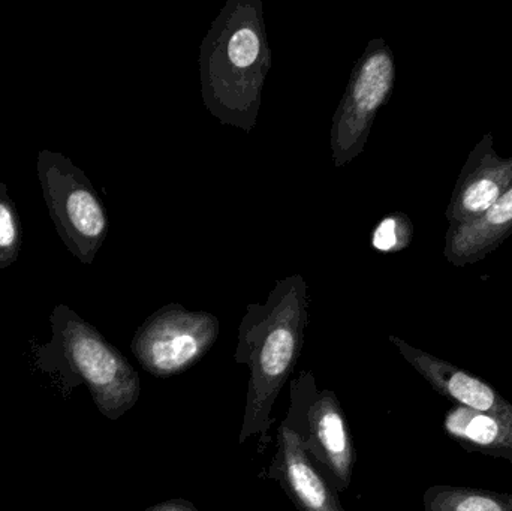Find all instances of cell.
<instances>
[{
	"label": "cell",
	"mask_w": 512,
	"mask_h": 511,
	"mask_svg": "<svg viewBox=\"0 0 512 511\" xmlns=\"http://www.w3.org/2000/svg\"><path fill=\"white\" fill-rule=\"evenodd\" d=\"M50 324V341L32 344L35 368L53 375L65 398L86 386L107 419L119 420L131 411L140 399L141 381L129 360L69 306H54Z\"/></svg>",
	"instance_id": "3"
},
{
	"label": "cell",
	"mask_w": 512,
	"mask_h": 511,
	"mask_svg": "<svg viewBox=\"0 0 512 511\" xmlns=\"http://www.w3.org/2000/svg\"><path fill=\"white\" fill-rule=\"evenodd\" d=\"M512 233V183L478 221L450 227L445 257L453 266L477 263L492 254Z\"/></svg>",
	"instance_id": "11"
},
{
	"label": "cell",
	"mask_w": 512,
	"mask_h": 511,
	"mask_svg": "<svg viewBox=\"0 0 512 511\" xmlns=\"http://www.w3.org/2000/svg\"><path fill=\"white\" fill-rule=\"evenodd\" d=\"M219 333L221 323L215 315L170 303L138 327L131 351L141 368L153 377H176L212 350Z\"/></svg>",
	"instance_id": "7"
},
{
	"label": "cell",
	"mask_w": 512,
	"mask_h": 511,
	"mask_svg": "<svg viewBox=\"0 0 512 511\" xmlns=\"http://www.w3.org/2000/svg\"><path fill=\"white\" fill-rule=\"evenodd\" d=\"M445 429L468 449H478L512 461L511 420L460 407L448 414Z\"/></svg>",
	"instance_id": "12"
},
{
	"label": "cell",
	"mask_w": 512,
	"mask_h": 511,
	"mask_svg": "<svg viewBox=\"0 0 512 511\" xmlns=\"http://www.w3.org/2000/svg\"><path fill=\"white\" fill-rule=\"evenodd\" d=\"M426 511H512V498L481 494L468 489H430Z\"/></svg>",
	"instance_id": "13"
},
{
	"label": "cell",
	"mask_w": 512,
	"mask_h": 511,
	"mask_svg": "<svg viewBox=\"0 0 512 511\" xmlns=\"http://www.w3.org/2000/svg\"><path fill=\"white\" fill-rule=\"evenodd\" d=\"M23 227L8 186L0 182V269L12 266L20 257Z\"/></svg>",
	"instance_id": "14"
},
{
	"label": "cell",
	"mask_w": 512,
	"mask_h": 511,
	"mask_svg": "<svg viewBox=\"0 0 512 511\" xmlns=\"http://www.w3.org/2000/svg\"><path fill=\"white\" fill-rule=\"evenodd\" d=\"M265 477L279 483L298 511H345L336 489L319 473L285 422L277 429L276 453Z\"/></svg>",
	"instance_id": "9"
},
{
	"label": "cell",
	"mask_w": 512,
	"mask_h": 511,
	"mask_svg": "<svg viewBox=\"0 0 512 511\" xmlns=\"http://www.w3.org/2000/svg\"><path fill=\"white\" fill-rule=\"evenodd\" d=\"M270 69L261 0H228L201 44V95L209 113L251 132Z\"/></svg>",
	"instance_id": "2"
},
{
	"label": "cell",
	"mask_w": 512,
	"mask_h": 511,
	"mask_svg": "<svg viewBox=\"0 0 512 511\" xmlns=\"http://www.w3.org/2000/svg\"><path fill=\"white\" fill-rule=\"evenodd\" d=\"M394 83L393 51L384 39H372L355 63L345 95L334 113L330 147L336 168H342L361 155L376 114L390 101Z\"/></svg>",
	"instance_id": "6"
},
{
	"label": "cell",
	"mask_w": 512,
	"mask_h": 511,
	"mask_svg": "<svg viewBox=\"0 0 512 511\" xmlns=\"http://www.w3.org/2000/svg\"><path fill=\"white\" fill-rule=\"evenodd\" d=\"M511 183L512 156H499L493 147V135H484L457 179L447 210L450 227H463L478 221Z\"/></svg>",
	"instance_id": "8"
},
{
	"label": "cell",
	"mask_w": 512,
	"mask_h": 511,
	"mask_svg": "<svg viewBox=\"0 0 512 511\" xmlns=\"http://www.w3.org/2000/svg\"><path fill=\"white\" fill-rule=\"evenodd\" d=\"M390 341L399 348L400 354L438 392L450 398L451 401L459 402L463 407L477 411V413L512 422V405L504 401L492 387L487 386L483 381L411 347L402 339L390 336Z\"/></svg>",
	"instance_id": "10"
},
{
	"label": "cell",
	"mask_w": 512,
	"mask_h": 511,
	"mask_svg": "<svg viewBox=\"0 0 512 511\" xmlns=\"http://www.w3.org/2000/svg\"><path fill=\"white\" fill-rule=\"evenodd\" d=\"M414 225L405 213H390L373 228L370 243L381 254H394L411 245Z\"/></svg>",
	"instance_id": "15"
},
{
	"label": "cell",
	"mask_w": 512,
	"mask_h": 511,
	"mask_svg": "<svg viewBox=\"0 0 512 511\" xmlns=\"http://www.w3.org/2000/svg\"><path fill=\"white\" fill-rule=\"evenodd\" d=\"M295 432L319 473L336 491L351 486L357 452L345 413L333 390H318L312 372L291 381V404L283 420Z\"/></svg>",
	"instance_id": "5"
},
{
	"label": "cell",
	"mask_w": 512,
	"mask_h": 511,
	"mask_svg": "<svg viewBox=\"0 0 512 511\" xmlns=\"http://www.w3.org/2000/svg\"><path fill=\"white\" fill-rule=\"evenodd\" d=\"M307 323L309 293L301 275L277 279L265 303L246 308L234 357L251 371L240 444L258 437L262 452L270 441L273 407L300 359Z\"/></svg>",
	"instance_id": "1"
},
{
	"label": "cell",
	"mask_w": 512,
	"mask_h": 511,
	"mask_svg": "<svg viewBox=\"0 0 512 511\" xmlns=\"http://www.w3.org/2000/svg\"><path fill=\"white\" fill-rule=\"evenodd\" d=\"M146 511H198V509L191 501L183 500V498H173V500L147 507Z\"/></svg>",
	"instance_id": "16"
},
{
	"label": "cell",
	"mask_w": 512,
	"mask_h": 511,
	"mask_svg": "<svg viewBox=\"0 0 512 511\" xmlns=\"http://www.w3.org/2000/svg\"><path fill=\"white\" fill-rule=\"evenodd\" d=\"M36 173L45 206L66 249L80 263L92 264L107 239L108 216L89 177L53 150L38 153Z\"/></svg>",
	"instance_id": "4"
}]
</instances>
